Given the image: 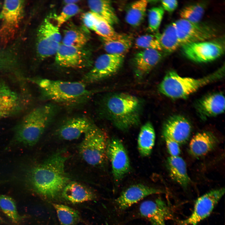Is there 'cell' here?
<instances>
[{
    "instance_id": "6da1fadb",
    "label": "cell",
    "mask_w": 225,
    "mask_h": 225,
    "mask_svg": "<svg viewBox=\"0 0 225 225\" xmlns=\"http://www.w3.org/2000/svg\"><path fill=\"white\" fill-rule=\"evenodd\" d=\"M67 158L57 153L42 162L27 168L24 180L38 194L49 198H55L69 182L65 170Z\"/></svg>"
},
{
    "instance_id": "7a4b0ae2",
    "label": "cell",
    "mask_w": 225,
    "mask_h": 225,
    "mask_svg": "<svg viewBox=\"0 0 225 225\" xmlns=\"http://www.w3.org/2000/svg\"><path fill=\"white\" fill-rule=\"evenodd\" d=\"M143 102L140 98L125 92L110 93L101 102V113L116 128L125 131L138 126Z\"/></svg>"
},
{
    "instance_id": "3957f363",
    "label": "cell",
    "mask_w": 225,
    "mask_h": 225,
    "mask_svg": "<svg viewBox=\"0 0 225 225\" xmlns=\"http://www.w3.org/2000/svg\"><path fill=\"white\" fill-rule=\"evenodd\" d=\"M57 111L55 105L48 103L38 107L26 114L14 127L9 145L32 147L38 142Z\"/></svg>"
},
{
    "instance_id": "277c9868",
    "label": "cell",
    "mask_w": 225,
    "mask_h": 225,
    "mask_svg": "<svg viewBox=\"0 0 225 225\" xmlns=\"http://www.w3.org/2000/svg\"><path fill=\"white\" fill-rule=\"evenodd\" d=\"M39 88L43 99L65 105H78L87 101L92 92L82 82H70L46 78H27Z\"/></svg>"
},
{
    "instance_id": "5b68a950",
    "label": "cell",
    "mask_w": 225,
    "mask_h": 225,
    "mask_svg": "<svg viewBox=\"0 0 225 225\" xmlns=\"http://www.w3.org/2000/svg\"><path fill=\"white\" fill-rule=\"evenodd\" d=\"M223 70L220 69L209 75L199 78L184 77L174 71L166 74L158 87V91L172 98H185L200 88L220 79L223 76Z\"/></svg>"
},
{
    "instance_id": "8992f818",
    "label": "cell",
    "mask_w": 225,
    "mask_h": 225,
    "mask_svg": "<svg viewBox=\"0 0 225 225\" xmlns=\"http://www.w3.org/2000/svg\"><path fill=\"white\" fill-rule=\"evenodd\" d=\"M79 147L80 154L88 164L100 165L105 161L108 142L106 133L94 124L84 134Z\"/></svg>"
},
{
    "instance_id": "52a82bcc",
    "label": "cell",
    "mask_w": 225,
    "mask_h": 225,
    "mask_svg": "<svg viewBox=\"0 0 225 225\" xmlns=\"http://www.w3.org/2000/svg\"><path fill=\"white\" fill-rule=\"evenodd\" d=\"M29 95L28 91L18 92L0 78V120L22 112L27 105Z\"/></svg>"
},
{
    "instance_id": "ba28073f",
    "label": "cell",
    "mask_w": 225,
    "mask_h": 225,
    "mask_svg": "<svg viewBox=\"0 0 225 225\" xmlns=\"http://www.w3.org/2000/svg\"><path fill=\"white\" fill-rule=\"evenodd\" d=\"M124 55L106 53L99 56L92 68L82 78L85 84L92 83L107 78L115 74L120 69Z\"/></svg>"
},
{
    "instance_id": "9c48e42d",
    "label": "cell",
    "mask_w": 225,
    "mask_h": 225,
    "mask_svg": "<svg viewBox=\"0 0 225 225\" xmlns=\"http://www.w3.org/2000/svg\"><path fill=\"white\" fill-rule=\"evenodd\" d=\"M181 46L207 41L216 35L213 28L200 22L194 23L180 19L174 22Z\"/></svg>"
},
{
    "instance_id": "30bf717a",
    "label": "cell",
    "mask_w": 225,
    "mask_h": 225,
    "mask_svg": "<svg viewBox=\"0 0 225 225\" xmlns=\"http://www.w3.org/2000/svg\"><path fill=\"white\" fill-rule=\"evenodd\" d=\"M107 155L111 164L114 179L118 182L129 172L131 168L127 152L119 139L113 138L108 141Z\"/></svg>"
},
{
    "instance_id": "8fae6325",
    "label": "cell",
    "mask_w": 225,
    "mask_h": 225,
    "mask_svg": "<svg viewBox=\"0 0 225 225\" xmlns=\"http://www.w3.org/2000/svg\"><path fill=\"white\" fill-rule=\"evenodd\" d=\"M225 192L224 188L213 190L199 197L193 211L187 219L181 221V225H197L208 217Z\"/></svg>"
},
{
    "instance_id": "7c38bea8",
    "label": "cell",
    "mask_w": 225,
    "mask_h": 225,
    "mask_svg": "<svg viewBox=\"0 0 225 225\" xmlns=\"http://www.w3.org/2000/svg\"><path fill=\"white\" fill-rule=\"evenodd\" d=\"M24 1L6 0L0 13L2 25L0 29L2 39H9L14 33L22 18Z\"/></svg>"
},
{
    "instance_id": "4fadbf2b",
    "label": "cell",
    "mask_w": 225,
    "mask_h": 225,
    "mask_svg": "<svg viewBox=\"0 0 225 225\" xmlns=\"http://www.w3.org/2000/svg\"><path fill=\"white\" fill-rule=\"evenodd\" d=\"M182 52L188 59L198 62H206L215 60L223 52L220 43L205 41L189 43L181 46Z\"/></svg>"
},
{
    "instance_id": "5bb4252c",
    "label": "cell",
    "mask_w": 225,
    "mask_h": 225,
    "mask_svg": "<svg viewBox=\"0 0 225 225\" xmlns=\"http://www.w3.org/2000/svg\"><path fill=\"white\" fill-rule=\"evenodd\" d=\"M163 191L160 189L142 184L130 186L123 191L115 199L114 202L119 210H125L145 198Z\"/></svg>"
},
{
    "instance_id": "9a60e30c",
    "label": "cell",
    "mask_w": 225,
    "mask_h": 225,
    "mask_svg": "<svg viewBox=\"0 0 225 225\" xmlns=\"http://www.w3.org/2000/svg\"><path fill=\"white\" fill-rule=\"evenodd\" d=\"M55 55L56 62L63 67L80 68L91 64L88 54L81 48L60 44Z\"/></svg>"
},
{
    "instance_id": "2e32d148",
    "label": "cell",
    "mask_w": 225,
    "mask_h": 225,
    "mask_svg": "<svg viewBox=\"0 0 225 225\" xmlns=\"http://www.w3.org/2000/svg\"><path fill=\"white\" fill-rule=\"evenodd\" d=\"M139 212L141 216L147 219L151 225H166V221L172 218L168 205L160 198L154 201L143 202L140 205Z\"/></svg>"
},
{
    "instance_id": "e0dca14e",
    "label": "cell",
    "mask_w": 225,
    "mask_h": 225,
    "mask_svg": "<svg viewBox=\"0 0 225 225\" xmlns=\"http://www.w3.org/2000/svg\"><path fill=\"white\" fill-rule=\"evenodd\" d=\"M161 51L145 49L136 53L133 57L132 65L134 74L138 80L144 79L161 59Z\"/></svg>"
},
{
    "instance_id": "ac0fdd59",
    "label": "cell",
    "mask_w": 225,
    "mask_h": 225,
    "mask_svg": "<svg viewBox=\"0 0 225 225\" xmlns=\"http://www.w3.org/2000/svg\"><path fill=\"white\" fill-rule=\"evenodd\" d=\"M189 122L184 117L175 115L168 118L162 127L163 136L173 139L179 144L185 143L188 139L191 131Z\"/></svg>"
},
{
    "instance_id": "d6986e66",
    "label": "cell",
    "mask_w": 225,
    "mask_h": 225,
    "mask_svg": "<svg viewBox=\"0 0 225 225\" xmlns=\"http://www.w3.org/2000/svg\"><path fill=\"white\" fill-rule=\"evenodd\" d=\"M94 124L89 118L85 116L72 118L61 125L58 134L64 140L76 139L84 135Z\"/></svg>"
},
{
    "instance_id": "ffe728a7",
    "label": "cell",
    "mask_w": 225,
    "mask_h": 225,
    "mask_svg": "<svg viewBox=\"0 0 225 225\" xmlns=\"http://www.w3.org/2000/svg\"><path fill=\"white\" fill-rule=\"evenodd\" d=\"M225 99L222 93L208 95L198 102L197 108L200 113L204 117L215 116L224 112Z\"/></svg>"
},
{
    "instance_id": "44dd1931",
    "label": "cell",
    "mask_w": 225,
    "mask_h": 225,
    "mask_svg": "<svg viewBox=\"0 0 225 225\" xmlns=\"http://www.w3.org/2000/svg\"><path fill=\"white\" fill-rule=\"evenodd\" d=\"M218 142L217 138L210 132L204 131L198 133L190 142V152L196 157L203 156L212 150Z\"/></svg>"
},
{
    "instance_id": "7402d4cb",
    "label": "cell",
    "mask_w": 225,
    "mask_h": 225,
    "mask_svg": "<svg viewBox=\"0 0 225 225\" xmlns=\"http://www.w3.org/2000/svg\"><path fill=\"white\" fill-rule=\"evenodd\" d=\"M62 192L63 198L73 203L92 200L96 198L95 194L91 190L75 182H69Z\"/></svg>"
},
{
    "instance_id": "603a6c76",
    "label": "cell",
    "mask_w": 225,
    "mask_h": 225,
    "mask_svg": "<svg viewBox=\"0 0 225 225\" xmlns=\"http://www.w3.org/2000/svg\"><path fill=\"white\" fill-rule=\"evenodd\" d=\"M167 166L171 178L183 188H187L191 180L184 160L179 156H170L167 158Z\"/></svg>"
},
{
    "instance_id": "cb8c5ba5",
    "label": "cell",
    "mask_w": 225,
    "mask_h": 225,
    "mask_svg": "<svg viewBox=\"0 0 225 225\" xmlns=\"http://www.w3.org/2000/svg\"><path fill=\"white\" fill-rule=\"evenodd\" d=\"M102 38L104 50L108 54L124 55L132 43V38L125 34L116 33L112 37Z\"/></svg>"
},
{
    "instance_id": "d4e9b609",
    "label": "cell",
    "mask_w": 225,
    "mask_h": 225,
    "mask_svg": "<svg viewBox=\"0 0 225 225\" xmlns=\"http://www.w3.org/2000/svg\"><path fill=\"white\" fill-rule=\"evenodd\" d=\"M155 140L154 127L150 122H147L141 127L138 137V149L142 156L147 157L150 154Z\"/></svg>"
},
{
    "instance_id": "484cf974",
    "label": "cell",
    "mask_w": 225,
    "mask_h": 225,
    "mask_svg": "<svg viewBox=\"0 0 225 225\" xmlns=\"http://www.w3.org/2000/svg\"><path fill=\"white\" fill-rule=\"evenodd\" d=\"M88 3L91 11L100 16L112 25L118 22V18L111 1L89 0Z\"/></svg>"
},
{
    "instance_id": "4316f807",
    "label": "cell",
    "mask_w": 225,
    "mask_h": 225,
    "mask_svg": "<svg viewBox=\"0 0 225 225\" xmlns=\"http://www.w3.org/2000/svg\"><path fill=\"white\" fill-rule=\"evenodd\" d=\"M155 35L162 50L167 52H172L181 46L174 22L167 26L162 33Z\"/></svg>"
},
{
    "instance_id": "83f0119b",
    "label": "cell",
    "mask_w": 225,
    "mask_h": 225,
    "mask_svg": "<svg viewBox=\"0 0 225 225\" xmlns=\"http://www.w3.org/2000/svg\"><path fill=\"white\" fill-rule=\"evenodd\" d=\"M148 1L141 0L135 1L129 6L126 13L125 20L131 26H139L144 19Z\"/></svg>"
},
{
    "instance_id": "f1b7e54d",
    "label": "cell",
    "mask_w": 225,
    "mask_h": 225,
    "mask_svg": "<svg viewBox=\"0 0 225 225\" xmlns=\"http://www.w3.org/2000/svg\"><path fill=\"white\" fill-rule=\"evenodd\" d=\"M52 204L61 225H74L79 220V213L75 210L63 204Z\"/></svg>"
},
{
    "instance_id": "f546056e",
    "label": "cell",
    "mask_w": 225,
    "mask_h": 225,
    "mask_svg": "<svg viewBox=\"0 0 225 225\" xmlns=\"http://www.w3.org/2000/svg\"><path fill=\"white\" fill-rule=\"evenodd\" d=\"M88 38L82 31L75 28L67 30L62 40L63 45L82 48L87 43Z\"/></svg>"
},
{
    "instance_id": "4dcf8cb0",
    "label": "cell",
    "mask_w": 225,
    "mask_h": 225,
    "mask_svg": "<svg viewBox=\"0 0 225 225\" xmlns=\"http://www.w3.org/2000/svg\"><path fill=\"white\" fill-rule=\"evenodd\" d=\"M0 208L2 212L14 223L18 224L21 220L14 200L11 197L0 194Z\"/></svg>"
},
{
    "instance_id": "1f68e13d",
    "label": "cell",
    "mask_w": 225,
    "mask_h": 225,
    "mask_svg": "<svg viewBox=\"0 0 225 225\" xmlns=\"http://www.w3.org/2000/svg\"><path fill=\"white\" fill-rule=\"evenodd\" d=\"M205 8L202 3H199L186 7L180 11L181 19L190 22H200L203 15Z\"/></svg>"
},
{
    "instance_id": "d6a6232c",
    "label": "cell",
    "mask_w": 225,
    "mask_h": 225,
    "mask_svg": "<svg viewBox=\"0 0 225 225\" xmlns=\"http://www.w3.org/2000/svg\"><path fill=\"white\" fill-rule=\"evenodd\" d=\"M59 28L54 25L47 18H45L39 28L38 33L50 40L60 43L61 36Z\"/></svg>"
},
{
    "instance_id": "836d02e7",
    "label": "cell",
    "mask_w": 225,
    "mask_h": 225,
    "mask_svg": "<svg viewBox=\"0 0 225 225\" xmlns=\"http://www.w3.org/2000/svg\"><path fill=\"white\" fill-rule=\"evenodd\" d=\"M135 46L137 48L152 49L161 51L162 50L159 41L154 35L146 34L140 36L136 40Z\"/></svg>"
},
{
    "instance_id": "e575fe53",
    "label": "cell",
    "mask_w": 225,
    "mask_h": 225,
    "mask_svg": "<svg viewBox=\"0 0 225 225\" xmlns=\"http://www.w3.org/2000/svg\"><path fill=\"white\" fill-rule=\"evenodd\" d=\"M164 14V10L161 7L152 8L148 12V27L149 31L154 32L158 30Z\"/></svg>"
},
{
    "instance_id": "d590c367",
    "label": "cell",
    "mask_w": 225,
    "mask_h": 225,
    "mask_svg": "<svg viewBox=\"0 0 225 225\" xmlns=\"http://www.w3.org/2000/svg\"><path fill=\"white\" fill-rule=\"evenodd\" d=\"M14 66V59L11 52L8 49H0V72H10Z\"/></svg>"
},
{
    "instance_id": "8d00e7d4",
    "label": "cell",
    "mask_w": 225,
    "mask_h": 225,
    "mask_svg": "<svg viewBox=\"0 0 225 225\" xmlns=\"http://www.w3.org/2000/svg\"><path fill=\"white\" fill-rule=\"evenodd\" d=\"M79 11V7L75 4H66L60 14L55 17L56 25L59 28Z\"/></svg>"
},
{
    "instance_id": "74e56055",
    "label": "cell",
    "mask_w": 225,
    "mask_h": 225,
    "mask_svg": "<svg viewBox=\"0 0 225 225\" xmlns=\"http://www.w3.org/2000/svg\"><path fill=\"white\" fill-rule=\"evenodd\" d=\"M93 31L102 38L112 37L117 33L111 25L99 16Z\"/></svg>"
},
{
    "instance_id": "f35d334b",
    "label": "cell",
    "mask_w": 225,
    "mask_h": 225,
    "mask_svg": "<svg viewBox=\"0 0 225 225\" xmlns=\"http://www.w3.org/2000/svg\"><path fill=\"white\" fill-rule=\"evenodd\" d=\"M168 150L170 156H179L180 153L179 144L173 139L166 136H163Z\"/></svg>"
},
{
    "instance_id": "ab89813d",
    "label": "cell",
    "mask_w": 225,
    "mask_h": 225,
    "mask_svg": "<svg viewBox=\"0 0 225 225\" xmlns=\"http://www.w3.org/2000/svg\"><path fill=\"white\" fill-rule=\"evenodd\" d=\"M98 16V15L93 12H88L83 15L82 21L86 27L93 31Z\"/></svg>"
},
{
    "instance_id": "60d3db41",
    "label": "cell",
    "mask_w": 225,
    "mask_h": 225,
    "mask_svg": "<svg viewBox=\"0 0 225 225\" xmlns=\"http://www.w3.org/2000/svg\"><path fill=\"white\" fill-rule=\"evenodd\" d=\"M161 2L163 9L169 12L174 11L178 6V2L176 0H162Z\"/></svg>"
},
{
    "instance_id": "b9f144b4",
    "label": "cell",
    "mask_w": 225,
    "mask_h": 225,
    "mask_svg": "<svg viewBox=\"0 0 225 225\" xmlns=\"http://www.w3.org/2000/svg\"><path fill=\"white\" fill-rule=\"evenodd\" d=\"M79 1V0H65L64 1V2L66 4H75Z\"/></svg>"
},
{
    "instance_id": "7bdbcfd3",
    "label": "cell",
    "mask_w": 225,
    "mask_h": 225,
    "mask_svg": "<svg viewBox=\"0 0 225 225\" xmlns=\"http://www.w3.org/2000/svg\"><path fill=\"white\" fill-rule=\"evenodd\" d=\"M2 222V220L1 217H0V223Z\"/></svg>"
},
{
    "instance_id": "ee69618b",
    "label": "cell",
    "mask_w": 225,
    "mask_h": 225,
    "mask_svg": "<svg viewBox=\"0 0 225 225\" xmlns=\"http://www.w3.org/2000/svg\"><path fill=\"white\" fill-rule=\"evenodd\" d=\"M0 6H1V3L0 2Z\"/></svg>"
}]
</instances>
